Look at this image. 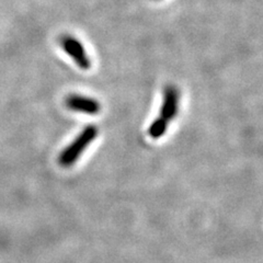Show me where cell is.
<instances>
[{"label": "cell", "instance_id": "obj_4", "mask_svg": "<svg viewBox=\"0 0 263 263\" xmlns=\"http://www.w3.org/2000/svg\"><path fill=\"white\" fill-rule=\"evenodd\" d=\"M179 110V91L174 86H168L164 89L163 92V100L160 114L161 118L167 120L168 122L174 120Z\"/></svg>", "mask_w": 263, "mask_h": 263}, {"label": "cell", "instance_id": "obj_2", "mask_svg": "<svg viewBox=\"0 0 263 263\" xmlns=\"http://www.w3.org/2000/svg\"><path fill=\"white\" fill-rule=\"evenodd\" d=\"M61 44L64 48V51L71 57L73 62H75L81 69L87 70L91 67V61H90L86 49L82 46L80 41L72 36L66 35L61 40Z\"/></svg>", "mask_w": 263, "mask_h": 263}, {"label": "cell", "instance_id": "obj_5", "mask_svg": "<svg viewBox=\"0 0 263 263\" xmlns=\"http://www.w3.org/2000/svg\"><path fill=\"white\" fill-rule=\"evenodd\" d=\"M169 122L164 120L163 118L156 119L148 128V135H149L154 139H158L166 134L167 128H168Z\"/></svg>", "mask_w": 263, "mask_h": 263}, {"label": "cell", "instance_id": "obj_1", "mask_svg": "<svg viewBox=\"0 0 263 263\" xmlns=\"http://www.w3.org/2000/svg\"><path fill=\"white\" fill-rule=\"evenodd\" d=\"M98 136V127L95 125H88L75 138L70 145H68L62 152L59 157V162L63 167H70L75 163L86 148L95 141Z\"/></svg>", "mask_w": 263, "mask_h": 263}, {"label": "cell", "instance_id": "obj_3", "mask_svg": "<svg viewBox=\"0 0 263 263\" xmlns=\"http://www.w3.org/2000/svg\"><path fill=\"white\" fill-rule=\"evenodd\" d=\"M65 103L67 105V108L72 111L86 113L89 115H96L101 111V104L98 100L79 95L68 96Z\"/></svg>", "mask_w": 263, "mask_h": 263}]
</instances>
